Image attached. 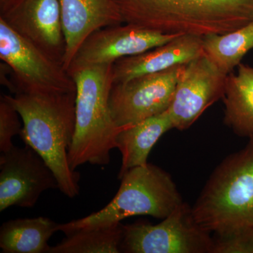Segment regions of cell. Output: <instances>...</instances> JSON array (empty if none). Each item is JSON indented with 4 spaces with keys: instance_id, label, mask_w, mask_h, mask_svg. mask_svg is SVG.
<instances>
[{
    "instance_id": "8",
    "label": "cell",
    "mask_w": 253,
    "mask_h": 253,
    "mask_svg": "<svg viewBox=\"0 0 253 253\" xmlns=\"http://www.w3.org/2000/svg\"><path fill=\"white\" fill-rule=\"evenodd\" d=\"M184 65L113 84L109 107L116 125L126 127L168 111Z\"/></svg>"
},
{
    "instance_id": "4",
    "label": "cell",
    "mask_w": 253,
    "mask_h": 253,
    "mask_svg": "<svg viewBox=\"0 0 253 253\" xmlns=\"http://www.w3.org/2000/svg\"><path fill=\"white\" fill-rule=\"evenodd\" d=\"M113 64L96 65L68 73L76 85V131L68 153L71 169L89 163L106 166L126 127L115 123L109 107Z\"/></svg>"
},
{
    "instance_id": "13",
    "label": "cell",
    "mask_w": 253,
    "mask_h": 253,
    "mask_svg": "<svg viewBox=\"0 0 253 253\" xmlns=\"http://www.w3.org/2000/svg\"><path fill=\"white\" fill-rule=\"evenodd\" d=\"M66 49L63 66L68 70L83 42L91 33L123 23L114 0H59Z\"/></svg>"
},
{
    "instance_id": "7",
    "label": "cell",
    "mask_w": 253,
    "mask_h": 253,
    "mask_svg": "<svg viewBox=\"0 0 253 253\" xmlns=\"http://www.w3.org/2000/svg\"><path fill=\"white\" fill-rule=\"evenodd\" d=\"M214 239L184 202L161 223L138 221L123 225L121 253H212Z\"/></svg>"
},
{
    "instance_id": "19",
    "label": "cell",
    "mask_w": 253,
    "mask_h": 253,
    "mask_svg": "<svg viewBox=\"0 0 253 253\" xmlns=\"http://www.w3.org/2000/svg\"><path fill=\"white\" fill-rule=\"evenodd\" d=\"M204 54L222 72L229 75L253 49V21L225 34L203 37Z\"/></svg>"
},
{
    "instance_id": "18",
    "label": "cell",
    "mask_w": 253,
    "mask_h": 253,
    "mask_svg": "<svg viewBox=\"0 0 253 253\" xmlns=\"http://www.w3.org/2000/svg\"><path fill=\"white\" fill-rule=\"evenodd\" d=\"M66 237L49 253H120L123 224L112 223L81 228L66 233Z\"/></svg>"
},
{
    "instance_id": "9",
    "label": "cell",
    "mask_w": 253,
    "mask_h": 253,
    "mask_svg": "<svg viewBox=\"0 0 253 253\" xmlns=\"http://www.w3.org/2000/svg\"><path fill=\"white\" fill-rule=\"evenodd\" d=\"M56 189L59 183L54 172L28 145L1 153L0 212L12 206L34 207L44 191Z\"/></svg>"
},
{
    "instance_id": "15",
    "label": "cell",
    "mask_w": 253,
    "mask_h": 253,
    "mask_svg": "<svg viewBox=\"0 0 253 253\" xmlns=\"http://www.w3.org/2000/svg\"><path fill=\"white\" fill-rule=\"evenodd\" d=\"M171 129L174 126L168 110L123 129L116 138L117 149L122 155L118 179L131 168L147 165L154 145Z\"/></svg>"
},
{
    "instance_id": "17",
    "label": "cell",
    "mask_w": 253,
    "mask_h": 253,
    "mask_svg": "<svg viewBox=\"0 0 253 253\" xmlns=\"http://www.w3.org/2000/svg\"><path fill=\"white\" fill-rule=\"evenodd\" d=\"M59 227L44 217L5 221L0 227V249L4 253H49L48 242Z\"/></svg>"
},
{
    "instance_id": "16",
    "label": "cell",
    "mask_w": 253,
    "mask_h": 253,
    "mask_svg": "<svg viewBox=\"0 0 253 253\" xmlns=\"http://www.w3.org/2000/svg\"><path fill=\"white\" fill-rule=\"evenodd\" d=\"M224 122L235 134L253 137V67L240 63L226 78Z\"/></svg>"
},
{
    "instance_id": "6",
    "label": "cell",
    "mask_w": 253,
    "mask_h": 253,
    "mask_svg": "<svg viewBox=\"0 0 253 253\" xmlns=\"http://www.w3.org/2000/svg\"><path fill=\"white\" fill-rule=\"evenodd\" d=\"M0 59L11 71L12 94L76 92L62 63L50 57L0 19Z\"/></svg>"
},
{
    "instance_id": "3",
    "label": "cell",
    "mask_w": 253,
    "mask_h": 253,
    "mask_svg": "<svg viewBox=\"0 0 253 253\" xmlns=\"http://www.w3.org/2000/svg\"><path fill=\"white\" fill-rule=\"evenodd\" d=\"M192 209L215 237L253 231V137L213 171Z\"/></svg>"
},
{
    "instance_id": "1",
    "label": "cell",
    "mask_w": 253,
    "mask_h": 253,
    "mask_svg": "<svg viewBox=\"0 0 253 253\" xmlns=\"http://www.w3.org/2000/svg\"><path fill=\"white\" fill-rule=\"evenodd\" d=\"M3 96L22 121L19 136L38 153L56 176L68 198L79 194L80 174L71 168L68 153L76 131V92L18 94Z\"/></svg>"
},
{
    "instance_id": "12",
    "label": "cell",
    "mask_w": 253,
    "mask_h": 253,
    "mask_svg": "<svg viewBox=\"0 0 253 253\" xmlns=\"http://www.w3.org/2000/svg\"><path fill=\"white\" fill-rule=\"evenodd\" d=\"M180 36L124 23L103 28L84 40L67 71L70 73L87 66L113 64L122 58L142 54Z\"/></svg>"
},
{
    "instance_id": "14",
    "label": "cell",
    "mask_w": 253,
    "mask_h": 253,
    "mask_svg": "<svg viewBox=\"0 0 253 253\" xmlns=\"http://www.w3.org/2000/svg\"><path fill=\"white\" fill-rule=\"evenodd\" d=\"M201 37L181 35L142 54L126 56L113 63V84L186 64L204 54Z\"/></svg>"
},
{
    "instance_id": "10",
    "label": "cell",
    "mask_w": 253,
    "mask_h": 253,
    "mask_svg": "<svg viewBox=\"0 0 253 253\" xmlns=\"http://www.w3.org/2000/svg\"><path fill=\"white\" fill-rule=\"evenodd\" d=\"M227 76L205 54L184 64L168 109L174 129H188L222 99Z\"/></svg>"
},
{
    "instance_id": "2",
    "label": "cell",
    "mask_w": 253,
    "mask_h": 253,
    "mask_svg": "<svg viewBox=\"0 0 253 253\" xmlns=\"http://www.w3.org/2000/svg\"><path fill=\"white\" fill-rule=\"evenodd\" d=\"M124 23L164 33L225 34L253 21V0H114Z\"/></svg>"
},
{
    "instance_id": "21",
    "label": "cell",
    "mask_w": 253,
    "mask_h": 253,
    "mask_svg": "<svg viewBox=\"0 0 253 253\" xmlns=\"http://www.w3.org/2000/svg\"><path fill=\"white\" fill-rule=\"evenodd\" d=\"M213 239L212 253H253V231Z\"/></svg>"
},
{
    "instance_id": "11",
    "label": "cell",
    "mask_w": 253,
    "mask_h": 253,
    "mask_svg": "<svg viewBox=\"0 0 253 253\" xmlns=\"http://www.w3.org/2000/svg\"><path fill=\"white\" fill-rule=\"evenodd\" d=\"M0 19L63 65L66 43L59 0H0Z\"/></svg>"
},
{
    "instance_id": "20",
    "label": "cell",
    "mask_w": 253,
    "mask_h": 253,
    "mask_svg": "<svg viewBox=\"0 0 253 253\" xmlns=\"http://www.w3.org/2000/svg\"><path fill=\"white\" fill-rule=\"evenodd\" d=\"M19 113L4 96L0 99V151L6 152L14 146L12 138L19 135L23 124Z\"/></svg>"
},
{
    "instance_id": "5",
    "label": "cell",
    "mask_w": 253,
    "mask_h": 253,
    "mask_svg": "<svg viewBox=\"0 0 253 253\" xmlns=\"http://www.w3.org/2000/svg\"><path fill=\"white\" fill-rule=\"evenodd\" d=\"M120 179L119 190L107 206L85 217L60 224L59 231L66 234L81 228L121 222L134 216L163 219L184 203L170 174L151 163L131 168Z\"/></svg>"
}]
</instances>
